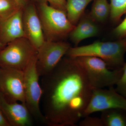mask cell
<instances>
[{"label":"cell","mask_w":126,"mask_h":126,"mask_svg":"<svg viewBox=\"0 0 126 126\" xmlns=\"http://www.w3.org/2000/svg\"><path fill=\"white\" fill-rule=\"evenodd\" d=\"M67 57L41 81L43 113L50 126H75L84 117L92 94L82 68L74 58Z\"/></svg>","instance_id":"1"},{"label":"cell","mask_w":126,"mask_h":126,"mask_svg":"<svg viewBox=\"0 0 126 126\" xmlns=\"http://www.w3.org/2000/svg\"><path fill=\"white\" fill-rule=\"evenodd\" d=\"M126 38L114 41H96L88 45L70 47L65 55L72 58L93 56L105 61L111 69L123 68L126 62Z\"/></svg>","instance_id":"2"},{"label":"cell","mask_w":126,"mask_h":126,"mask_svg":"<svg viewBox=\"0 0 126 126\" xmlns=\"http://www.w3.org/2000/svg\"><path fill=\"white\" fill-rule=\"evenodd\" d=\"M85 72L93 89L114 87L118 82L123 70L111 69L101 59L93 56H81L74 58Z\"/></svg>","instance_id":"3"},{"label":"cell","mask_w":126,"mask_h":126,"mask_svg":"<svg viewBox=\"0 0 126 126\" xmlns=\"http://www.w3.org/2000/svg\"><path fill=\"white\" fill-rule=\"evenodd\" d=\"M45 40L58 41L69 35L75 26L69 20L66 12L41 2L38 11Z\"/></svg>","instance_id":"4"},{"label":"cell","mask_w":126,"mask_h":126,"mask_svg":"<svg viewBox=\"0 0 126 126\" xmlns=\"http://www.w3.org/2000/svg\"><path fill=\"white\" fill-rule=\"evenodd\" d=\"M37 53V50L27 38H20L0 50V68L24 71Z\"/></svg>","instance_id":"5"},{"label":"cell","mask_w":126,"mask_h":126,"mask_svg":"<svg viewBox=\"0 0 126 126\" xmlns=\"http://www.w3.org/2000/svg\"><path fill=\"white\" fill-rule=\"evenodd\" d=\"M36 56L24 71L25 101L30 113L35 120L46 124L40 109L43 90L39 82V75L36 68Z\"/></svg>","instance_id":"6"},{"label":"cell","mask_w":126,"mask_h":126,"mask_svg":"<svg viewBox=\"0 0 126 126\" xmlns=\"http://www.w3.org/2000/svg\"><path fill=\"white\" fill-rule=\"evenodd\" d=\"M71 46L62 41L45 40L36 55V68L40 77L48 74L56 67Z\"/></svg>","instance_id":"7"},{"label":"cell","mask_w":126,"mask_h":126,"mask_svg":"<svg viewBox=\"0 0 126 126\" xmlns=\"http://www.w3.org/2000/svg\"><path fill=\"white\" fill-rule=\"evenodd\" d=\"M115 109L126 111V98L118 93L114 87L107 89H94L84 117L97 112Z\"/></svg>","instance_id":"8"},{"label":"cell","mask_w":126,"mask_h":126,"mask_svg":"<svg viewBox=\"0 0 126 126\" xmlns=\"http://www.w3.org/2000/svg\"><path fill=\"white\" fill-rule=\"evenodd\" d=\"M0 92L8 101L26 104L24 71L0 68Z\"/></svg>","instance_id":"9"},{"label":"cell","mask_w":126,"mask_h":126,"mask_svg":"<svg viewBox=\"0 0 126 126\" xmlns=\"http://www.w3.org/2000/svg\"><path fill=\"white\" fill-rule=\"evenodd\" d=\"M23 22L25 36L38 50L45 41V38L38 11L33 4L23 9Z\"/></svg>","instance_id":"10"},{"label":"cell","mask_w":126,"mask_h":126,"mask_svg":"<svg viewBox=\"0 0 126 126\" xmlns=\"http://www.w3.org/2000/svg\"><path fill=\"white\" fill-rule=\"evenodd\" d=\"M0 109L10 126H30L32 117L26 104L10 102L0 92Z\"/></svg>","instance_id":"11"},{"label":"cell","mask_w":126,"mask_h":126,"mask_svg":"<svg viewBox=\"0 0 126 126\" xmlns=\"http://www.w3.org/2000/svg\"><path fill=\"white\" fill-rule=\"evenodd\" d=\"M23 9L9 18L0 20V42L5 45L25 37L23 22Z\"/></svg>","instance_id":"12"},{"label":"cell","mask_w":126,"mask_h":126,"mask_svg":"<svg viewBox=\"0 0 126 126\" xmlns=\"http://www.w3.org/2000/svg\"><path fill=\"white\" fill-rule=\"evenodd\" d=\"M99 29L96 23L89 16L83 15L69 34L72 42L76 46L85 39L97 36Z\"/></svg>","instance_id":"13"},{"label":"cell","mask_w":126,"mask_h":126,"mask_svg":"<svg viewBox=\"0 0 126 126\" xmlns=\"http://www.w3.org/2000/svg\"><path fill=\"white\" fill-rule=\"evenodd\" d=\"M94 0H66V13L69 20L75 26L83 16L86 7Z\"/></svg>","instance_id":"14"},{"label":"cell","mask_w":126,"mask_h":126,"mask_svg":"<svg viewBox=\"0 0 126 126\" xmlns=\"http://www.w3.org/2000/svg\"><path fill=\"white\" fill-rule=\"evenodd\" d=\"M100 118L104 126H126V111L115 109L104 110Z\"/></svg>","instance_id":"15"},{"label":"cell","mask_w":126,"mask_h":126,"mask_svg":"<svg viewBox=\"0 0 126 126\" xmlns=\"http://www.w3.org/2000/svg\"><path fill=\"white\" fill-rule=\"evenodd\" d=\"M89 16L96 23L105 22L110 17V6L108 0H94Z\"/></svg>","instance_id":"16"},{"label":"cell","mask_w":126,"mask_h":126,"mask_svg":"<svg viewBox=\"0 0 126 126\" xmlns=\"http://www.w3.org/2000/svg\"><path fill=\"white\" fill-rule=\"evenodd\" d=\"M110 17L114 22H117L126 14V0H110Z\"/></svg>","instance_id":"17"},{"label":"cell","mask_w":126,"mask_h":126,"mask_svg":"<svg viewBox=\"0 0 126 126\" xmlns=\"http://www.w3.org/2000/svg\"><path fill=\"white\" fill-rule=\"evenodd\" d=\"M21 9L14 0H0V20L9 18Z\"/></svg>","instance_id":"18"},{"label":"cell","mask_w":126,"mask_h":126,"mask_svg":"<svg viewBox=\"0 0 126 126\" xmlns=\"http://www.w3.org/2000/svg\"><path fill=\"white\" fill-rule=\"evenodd\" d=\"M116 86V91L126 98V63L123 66L121 76Z\"/></svg>","instance_id":"19"},{"label":"cell","mask_w":126,"mask_h":126,"mask_svg":"<svg viewBox=\"0 0 126 126\" xmlns=\"http://www.w3.org/2000/svg\"><path fill=\"white\" fill-rule=\"evenodd\" d=\"M84 119L79 122V126H104L100 118L93 117L90 115L84 117Z\"/></svg>","instance_id":"20"},{"label":"cell","mask_w":126,"mask_h":126,"mask_svg":"<svg viewBox=\"0 0 126 126\" xmlns=\"http://www.w3.org/2000/svg\"><path fill=\"white\" fill-rule=\"evenodd\" d=\"M113 33L119 39L126 38V16L124 20L113 30Z\"/></svg>","instance_id":"21"},{"label":"cell","mask_w":126,"mask_h":126,"mask_svg":"<svg viewBox=\"0 0 126 126\" xmlns=\"http://www.w3.org/2000/svg\"><path fill=\"white\" fill-rule=\"evenodd\" d=\"M42 2H48L50 6L66 12V0H43Z\"/></svg>","instance_id":"22"},{"label":"cell","mask_w":126,"mask_h":126,"mask_svg":"<svg viewBox=\"0 0 126 126\" xmlns=\"http://www.w3.org/2000/svg\"><path fill=\"white\" fill-rule=\"evenodd\" d=\"M0 126H10L4 116L0 109Z\"/></svg>","instance_id":"23"},{"label":"cell","mask_w":126,"mask_h":126,"mask_svg":"<svg viewBox=\"0 0 126 126\" xmlns=\"http://www.w3.org/2000/svg\"><path fill=\"white\" fill-rule=\"evenodd\" d=\"M21 8H24L27 4V0H14Z\"/></svg>","instance_id":"24"},{"label":"cell","mask_w":126,"mask_h":126,"mask_svg":"<svg viewBox=\"0 0 126 126\" xmlns=\"http://www.w3.org/2000/svg\"><path fill=\"white\" fill-rule=\"evenodd\" d=\"M5 46L6 45L3 44H2V43H1L0 42V50H1L2 49V48H3L5 47Z\"/></svg>","instance_id":"25"}]
</instances>
